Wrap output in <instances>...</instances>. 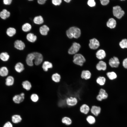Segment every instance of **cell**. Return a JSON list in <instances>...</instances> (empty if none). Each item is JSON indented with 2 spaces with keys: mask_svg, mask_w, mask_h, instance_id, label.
Masks as SVG:
<instances>
[{
  "mask_svg": "<svg viewBox=\"0 0 127 127\" xmlns=\"http://www.w3.org/2000/svg\"><path fill=\"white\" fill-rule=\"evenodd\" d=\"M96 99L97 101L99 102L103 100L101 95L99 94H98L96 96Z\"/></svg>",
  "mask_w": 127,
  "mask_h": 127,
  "instance_id": "ee69618b",
  "label": "cell"
},
{
  "mask_svg": "<svg viewBox=\"0 0 127 127\" xmlns=\"http://www.w3.org/2000/svg\"><path fill=\"white\" fill-rule=\"evenodd\" d=\"M6 85L8 86L12 85L14 82V79L13 77L11 76H8L6 79Z\"/></svg>",
  "mask_w": 127,
  "mask_h": 127,
  "instance_id": "484cf974",
  "label": "cell"
},
{
  "mask_svg": "<svg viewBox=\"0 0 127 127\" xmlns=\"http://www.w3.org/2000/svg\"><path fill=\"white\" fill-rule=\"evenodd\" d=\"M64 1L67 3H69L71 1V0H64Z\"/></svg>",
  "mask_w": 127,
  "mask_h": 127,
  "instance_id": "7dc6e473",
  "label": "cell"
},
{
  "mask_svg": "<svg viewBox=\"0 0 127 127\" xmlns=\"http://www.w3.org/2000/svg\"><path fill=\"white\" fill-rule=\"evenodd\" d=\"M101 4L103 5H105L108 4L109 2V0H100Z\"/></svg>",
  "mask_w": 127,
  "mask_h": 127,
  "instance_id": "b9f144b4",
  "label": "cell"
},
{
  "mask_svg": "<svg viewBox=\"0 0 127 127\" xmlns=\"http://www.w3.org/2000/svg\"><path fill=\"white\" fill-rule=\"evenodd\" d=\"M86 59L82 54L77 53L74 55L73 61L75 64L82 66L85 62Z\"/></svg>",
  "mask_w": 127,
  "mask_h": 127,
  "instance_id": "7a4b0ae2",
  "label": "cell"
},
{
  "mask_svg": "<svg viewBox=\"0 0 127 127\" xmlns=\"http://www.w3.org/2000/svg\"><path fill=\"white\" fill-rule=\"evenodd\" d=\"M10 56L7 52H2L0 54V59L4 61H7L9 59Z\"/></svg>",
  "mask_w": 127,
  "mask_h": 127,
  "instance_id": "f546056e",
  "label": "cell"
},
{
  "mask_svg": "<svg viewBox=\"0 0 127 127\" xmlns=\"http://www.w3.org/2000/svg\"><path fill=\"white\" fill-rule=\"evenodd\" d=\"M15 69L16 71L20 73L24 69V65L21 62L17 63L15 66Z\"/></svg>",
  "mask_w": 127,
  "mask_h": 127,
  "instance_id": "7402d4cb",
  "label": "cell"
},
{
  "mask_svg": "<svg viewBox=\"0 0 127 127\" xmlns=\"http://www.w3.org/2000/svg\"><path fill=\"white\" fill-rule=\"evenodd\" d=\"M52 80L56 82H59L61 79L60 75L57 73L53 74L52 75Z\"/></svg>",
  "mask_w": 127,
  "mask_h": 127,
  "instance_id": "d590c367",
  "label": "cell"
},
{
  "mask_svg": "<svg viewBox=\"0 0 127 127\" xmlns=\"http://www.w3.org/2000/svg\"><path fill=\"white\" fill-rule=\"evenodd\" d=\"M3 127H13L11 122L7 121L4 124Z\"/></svg>",
  "mask_w": 127,
  "mask_h": 127,
  "instance_id": "60d3db41",
  "label": "cell"
},
{
  "mask_svg": "<svg viewBox=\"0 0 127 127\" xmlns=\"http://www.w3.org/2000/svg\"><path fill=\"white\" fill-rule=\"evenodd\" d=\"M32 28L30 24L28 23H26L24 24L22 27V29L24 32H28L30 31Z\"/></svg>",
  "mask_w": 127,
  "mask_h": 127,
  "instance_id": "e575fe53",
  "label": "cell"
},
{
  "mask_svg": "<svg viewBox=\"0 0 127 127\" xmlns=\"http://www.w3.org/2000/svg\"><path fill=\"white\" fill-rule=\"evenodd\" d=\"M91 75L90 71L88 70H83L81 72V77L82 79L87 80L90 79Z\"/></svg>",
  "mask_w": 127,
  "mask_h": 127,
  "instance_id": "9a60e30c",
  "label": "cell"
},
{
  "mask_svg": "<svg viewBox=\"0 0 127 127\" xmlns=\"http://www.w3.org/2000/svg\"><path fill=\"white\" fill-rule=\"evenodd\" d=\"M12 0H4L3 3L4 4L6 5H9L11 3Z\"/></svg>",
  "mask_w": 127,
  "mask_h": 127,
  "instance_id": "f6af8a7d",
  "label": "cell"
},
{
  "mask_svg": "<svg viewBox=\"0 0 127 127\" xmlns=\"http://www.w3.org/2000/svg\"><path fill=\"white\" fill-rule=\"evenodd\" d=\"M24 94L22 93L20 94L15 95L12 98L13 102L15 103L19 104L24 100Z\"/></svg>",
  "mask_w": 127,
  "mask_h": 127,
  "instance_id": "ba28073f",
  "label": "cell"
},
{
  "mask_svg": "<svg viewBox=\"0 0 127 127\" xmlns=\"http://www.w3.org/2000/svg\"><path fill=\"white\" fill-rule=\"evenodd\" d=\"M106 75L108 78L111 80L115 79L117 76L116 73L114 71L108 72L107 73Z\"/></svg>",
  "mask_w": 127,
  "mask_h": 127,
  "instance_id": "d6a6232c",
  "label": "cell"
},
{
  "mask_svg": "<svg viewBox=\"0 0 127 127\" xmlns=\"http://www.w3.org/2000/svg\"><path fill=\"white\" fill-rule=\"evenodd\" d=\"M90 108L87 104H83L80 107L79 111L82 114L85 115H87L90 112Z\"/></svg>",
  "mask_w": 127,
  "mask_h": 127,
  "instance_id": "8fae6325",
  "label": "cell"
},
{
  "mask_svg": "<svg viewBox=\"0 0 127 127\" xmlns=\"http://www.w3.org/2000/svg\"><path fill=\"white\" fill-rule=\"evenodd\" d=\"M33 21L35 24H40L43 23L44 20L41 16H39L35 17L33 19Z\"/></svg>",
  "mask_w": 127,
  "mask_h": 127,
  "instance_id": "1f68e13d",
  "label": "cell"
},
{
  "mask_svg": "<svg viewBox=\"0 0 127 127\" xmlns=\"http://www.w3.org/2000/svg\"><path fill=\"white\" fill-rule=\"evenodd\" d=\"M14 46L17 49L22 50L25 47V45L24 43L22 41L17 40L14 42Z\"/></svg>",
  "mask_w": 127,
  "mask_h": 127,
  "instance_id": "5bb4252c",
  "label": "cell"
},
{
  "mask_svg": "<svg viewBox=\"0 0 127 127\" xmlns=\"http://www.w3.org/2000/svg\"><path fill=\"white\" fill-rule=\"evenodd\" d=\"M22 119L21 116L19 115L15 114L12 116L11 120L14 123L17 124L20 122Z\"/></svg>",
  "mask_w": 127,
  "mask_h": 127,
  "instance_id": "ac0fdd59",
  "label": "cell"
},
{
  "mask_svg": "<svg viewBox=\"0 0 127 127\" xmlns=\"http://www.w3.org/2000/svg\"><path fill=\"white\" fill-rule=\"evenodd\" d=\"M16 30L14 28L10 27L8 28L6 31L7 34L10 37L14 36L16 33Z\"/></svg>",
  "mask_w": 127,
  "mask_h": 127,
  "instance_id": "836d02e7",
  "label": "cell"
},
{
  "mask_svg": "<svg viewBox=\"0 0 127 127\" xmlns=\"http://www.w3.org/2000/svg\"><path fill=\"white\" fill-rule=\"evenodd\" d=\"M26 38L29 41L34 42L36 40L37 37L33 33H29L27 35Z\"/></svg>",
  "mask_w": 127,
  "mask_h": 127,
  "instance_id": "f1b7e54d",
  "label": "cell"
},
{
  "mask_svg": "<svg viewBox=\"0 0 127 127\" xmlns=\"http://www.w3.org/2000/svg\"><path fill=\"white\" fill-rule=\"evenodd\" d=\"M123 65L125 68H127V58L124 59L123 62Z\"/></svg>",
  "mask_w": 127,
  "mask_h": 127,
  "instance_id": "7bdbcfd3",
  "label": "cell"
},
{
  "mask_svg": "<svg viewBox=\"0 0 127 127\" xmlns=\"http://www.w3.org/2000/svg\"><path fill=\"white\" fill-rule=\"evenodd\" d=\"M34 56V63L35 64L37 65L40 64L42 62L43 57L42 55L37 52H33Z\"/></svg>",
  "mask_w": 127,
  "mask_h": 127,
  "instance_id": "9c48e42d",
  "label": "cell"
},
{
  "mask_svg": "<svg viewBox=\"0 0 127 127\" xmlns=\"http://www.w3.org/2000/svg\"><path fill=\"white\" fill-rule=\"evenodd\" d=\"M30 99L32 102H36L38 101L39 99V97L37 94H33L31 95Z\"/></svg>",
  "mask_w": 127,
  "mask_h": 127,
  "instance_id": "74e56055",
  "label": "cell"
},
{
  "mask_svg": "<svg viewBox=\"0 0 127 127\" xmlns=\"http://www.w3.org/2000/svg\"><path fill=\"white\" fill-rule=\"evenodd\" d=\"M98 94H100L103 100L107 99L108 97V95L105 90L103 88L100 89L99 91Z\"/></svg>",
  "mask_w": 127,
  "mask_h": 127,
  "instance_id": "d4e9b609",
  "label": "cell"
},
{
  "mask_svg": "<svg viewBox=\"0 0 127 127\" xmlns=\"http://www.w3.org/2000/svg\"><path fill=\"white\" fill-rule=\"evenodd\" d=\"M88 115L86 118L87 123L90 125H93L95 124L96 122L95 117L92 114Z\"/></svg>",
  "mask_w": 127,
  "mask_h": 127,
  "instance_id": "e0dca14e",
  "label": "cell"
},
{
  "mask_svg": "<svg viewBox=\"0 0 127 127\" xmlns=\"http://www.w3.org/2000/svg\"><path fill=\"white\" fill-rule=\"evenodd\" d=\"M62 122L67 126L71 125L72 123V120L71 118L67 116L63 117L61 119Z\"/></svg>",
  "mask_w": 127,
  "mask_h": 127,
  "instance_id": "d6986e66",
  "label": "cell"
},
{
  "mask_svg": "<svg viewBox=\"0 0 127 127\" xmlns=\"http://www.w3.org/2000/svg\"><path fill=\"white\" fill-rule=\"evenodd\" d=\"M96 69L98 71H105L107 68V65L106 63L103 61H99L96 66Z\"/></svg>",
  "mask_w": 127,
  "mask_h": 127,
  "instance_id": "7c38bea8",
  "label": "cell"
},
{
  "mask_svg": "<svg viewBox=\"0 0 127 127\" xmlns=\"http://www.w3.org/2000/svg\"><path fill=\"white\" fill-rule=\"evenodd\" d=\"M22 85L23 88L27 91L30 90L32 87L31 84L27 80H26L23 82Z\"/></svg>",
  "mask_w": 127,
  "mask_h": 127,
  "instance_id": "4dcf8cb0",
  "label": "cell"
},
{
  "mask_svg": "<svg viewBox=\"0 0 127 127\" xmlns=\"http://www.w3.org/2000/svg\"><path fill=\"white\" fill-rule=\"evenodd\" d=\"M105 78L103 76H99L96 79L97 83L100 86H103L105 84L106 82Z\"/></svg>",
  "mask_w": 127,
  "mask_h": 127,
  "instance_id": "83f0119b",
  "label": "cell"
},
{
  "mask_svg": "<svg viewBox=\"0 0 127 127\" xmlns=\"http://www.w3.org/2000/svg\"><path fill=\"white\" fill-rule=\"evenodd\" d=\"M116 20L113 18H111L109 19L107 23V27L111 28H114L116 25Z\"/></svg>",
  "mask_w": 127,
  "mask_h": 127,
  "instance_id": "ffe728a7",
  "label": "cell"
},
{
  "mask_svg": "<svg viewBox=\"0 0 127 127\" xmlns=\"http://www.w3.org/2000/svg\"><path fill=\"white\" fill-rule=\"evenodd\" d=\"M52 67V63L48 61H45L43 63L42 68L45 71H47L48 68H51Z\"/></svg>",
  "mask_w": 127,
  "mask_h": 127,
  "instance_id": "cb8c5ba5",
  "label": "cell"
},
{
  "mask_svg": "<svg viewBox=\"0 0 127 127\" xmlns=\"http://www.w3.org/2000/svg\"><path fill=\"white\" fill-rule=\"evenodd\" d=\"M119 64L120 62L118 58L115 56L111 58L109 61V65L112 67H117Z\"/></svg>",
  "mask_w": 127,
  "mask_h": 127,
  "instance_id": "52a82bcc",
  "label": "cell"
},
{
  "mask_svg": "<svg viewBox=\"0 0 127 127\" xmlns=\"http://www.w3.org/2000/svg\"><path fill=\"white\" fill-rule=\"evenodd\" d=\"M66 35L69 38H77L80 36L81 31L79 28L75 27H72L69 28L66 31Z\"/></svg>",
  "mask_w": 127,
  "mask_h": 127,
  "instance_id": "6da1fadb",
  "label": "cell"
},
{
  "mask_svg": "<svg viewBox=\"0 0 127 127\" xmlns=\"http://www.w3.org/2000/svg\"><path fill=\"white\" fill-rule=\"evenodd\" d=\"M46 1V0H38L37 2L39 4H43L45 3Z\"/></svg>",
  "mask_w": 127,
  "mask_h": 127,
  "instance_id": "bcb514c9",
  "label": "cell"
},
{
  "mask_svg": "<svg viewBox=\"0 0 127 127\" xmlns=\"http://www.w3.org/2000/svg\"><path fill=\"white\" fill-rule=\"evenodd\" d=\"M101 111V108L100 106L93 105L90 108V112L92 115L96 117L100 113Z\"/></svg>",
  "mask_w": 127,
  "mask_h": 127,
  "instance_id": "8992f818",
  "label": "cell"
},
{
  "mask_svg": "<svg viewBox=\"0 0 127 127\" xmlns=\"http://www.w3.org/2000/svg\"><path fill=\"white\" fill-rule=\"evenodd\" d=\"M106 54L105 51L103 49H99L98 50L96 53V58L98 59L101 60L106 57Z\"/></svg>",
  "mask_w": 127,
  "mask_h": 127,
  "instance_id": "2e32d148",
  "label": "cell"
},
{
  "mask_svg": "<svg viewBox=\"0 0 127 127\" xmlns=\"http://www.w3.org/2000/svg\"><path fill=\"white\" fill-rule=\"evenodd\" d=\"M10 15V12L6 9H4L0 12V16L3 19H5L9 17Z\"/></svg>",
  "mask_w": 127,
  "mask_h": 127,
  "instance_id": "603a6c76",
  "label": "cell"
},
{
  "mask_svg": "<svg viewBox=\"0 0 127 127\" xmlns=\"http://www.w3.org/2000/svg\"><path fill=\"white\" fill-rule=\"evenodd\" d=\"M34 56L33 52L28 55L26 58V62L28 65L30 66H33V61L34 60Z\"/></svg>",
  "mask_w": 127,
  "mask_h": 127,
  "instance_id": "4fadbf2b",
  "label": "cell"
},
{
  "mask_svg": "<svg viewBox=\"0 0 127 127\" xmlns=\"http://www.w3.org/2000/svg\"><path fill=\"white\" fill-rule=\"evenodd\" d=\"M120 47L122 48H127V39H124L122 40L119 43Z\"/></svg>",
  "mask_w": 127,
  "mask_h": 127,
  "instance_id": "8d00e7d4",
  "label": "cell"
},
{
  "mask_svg": "<svg viewBox=\"0 0 127 127\" xmlns=\"http://www.w3.org/2000/svg\"><path fill=\"white\" fill-rule=\"evenodd\" d=\"M61 0H52V3L55 5H60L62 2Z\"/></svg>",
  "mask_w": 127,
  "mask_h": 127,
  "instance_id": "ab89813d",
  "label": "cell"
},
{
  "mask_svg": "<svg viewBox=\"0 0 127 127\" xmlns=\"http://www.w3.org/2000/svg\"><path fill=\"white\" fill-rule=\"evenodd\" d=\"M100 44L98 41L95 38H93L90 40L89 46L90 48L92 49L95 50L99 47Z\"/></svg>",
  "mask_w": 127,
  "mask_h": 127,
  "instance_id": "30bf717a",
  "label": "cell"
},
{
  "mask_svg": "<svg viewBox=\"0 0 127 127\" xmlns=\"http://www.w3.org/2000/svg\"><path fill=\"white\" fill-rule=\"evenodd\" d=\"M88 5L91 7H93L95 5V3L94 0H89L87 2Z\"/></svg>",
  "mask_w": 127,
  "mask_h": 127,
  "instance_id": "f35d334b",
  "label": "cell"
},
{
  "mask_svg": "<svg viewBox=\"0 0 127 127\" xmlns=\"http://www.w3.org/2000/svg\"><path fill=\"white\" fill-rule=\"evenodd\" d=\"M8 71L6 67L3 66L0 68V75L2 77L7 76L8 75Z\"/></svg>",
  "mask_w": 127,
  "mask_h": 127,
  "instance_id": "4316f807",
  "label": "cell"
},
{
  "mask_svg": "<svg viewBox=\"0 0 127 127\" xmlns=\"http://www.w3.org/2000/svg\"><path fill=\"white\" fill-rule=\"evenodd\" d=\"M66 103L68 106L73 107L76 105L78 103L77 98L75 96H70L67 97L66 100Z\"/></svg>",
  "mask_w": 127,
  "mask_h": 127,
  "instance_id": "277c9868",
  "label": "cell"
},
{
  "mask_svg": "<svg viewBox=\"0 0 127 127\" xmlns=\"http://www.w3.org/2000/svg\"><path fill=\"white\" fill-rule=\"evenodd\" d=\"M49 30V28L46 25H44L40 28V32L43 35H47Z\"/></svg>",
  "mask_w": 127,
  "mask_h": 127,
  "instance_id": "44dd1931",
  "label": "cell"
},
{
  "mask_svg": "<svg viewBox=\"0 0 127 127\" xmlns=\"http://www.w3.org/2000/svg\"><path fill=\"white\" fill-rule=\"evenodd\" d=\"M80 47L79 44L74 42L68 50V53L70 54L75 55L79 51Z\"/></svg>",
  "mask_w": 127,
  "mask_h": 127,
  "instance_id": "5b68a950",
  "label": "cell"
},
{
  "mask_svg": "<svg viewBox=\"0 0 127 127\" xmlns=\"http://www.w3.org/2000/svg\"><path fill=\"white\" fill-rule=\"evenodd\" d=\"M113 12L114 16L118 19L121 18L124 14V11L119 6L113 7Z\"/></svg>",
  "mask_w": 127,
  "mask_h": 127,
  "instance_id": "3957f363",
  "label": "cell"
}]
</instances>
